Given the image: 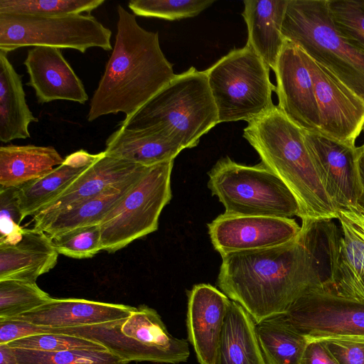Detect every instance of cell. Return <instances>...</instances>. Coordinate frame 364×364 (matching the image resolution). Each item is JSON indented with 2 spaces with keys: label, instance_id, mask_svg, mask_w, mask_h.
<instances>
[{
  "label": "cell",
  "instance_id": "obj_1",
  "mask_svg": "<svg viewBox=\"0 0 364 364\" xmlns=\"http://www.w3.org/2000/svg\"><path fill=\"white\" fill-rule=\"evenodd\" d=\"M301 227L285 244L222 256L218 285L256 324L285 314L308 293L329 291L319 259L323 246L320 223L303 220Z\"/></svg>",
  "mask_w": 364,
  "mask_h": 364
},
{
  "label": "cell",
  "instance_id": "obj_2",
  "mask_svg": "<svg viewBox=\"0 0 364 364\" xmlns=\"http://www.w3.org/2000/svg\"><path fill=\"white\" fill-rule=\"evenodd\" d=\"M117 11L115 43L90 100V122L119 112L129 117L176 75L161 49L158 33L141 27L122 6Z\"/></svg>",
  "mask_w": 364,
  "mask_h": 364
},
{
  "label": "cell",
  "instance_id": "obj_3",
  "mask_svg": "<svg viewBox=\"0 0 364 364\" xmlns=\"http://www.w3.org/2000/svg\"><path fill=\"white\" fill-rule=\"evenodd\" d=\"M243 136L258 153L261 163L294 195L301 220L337 219L338 210L319 178L307 150L303 130L277 105L248 122Z\"/></svg>",
  "mask_w": 364,
  "mask_h": 364
},
{
  "label": "cell",
  "instance_id": "obj_4",
  "mask_svg": "<svg viewBox=\"0 0 364 364\" xmlns=\"http://www.w3.org/2000/svg\"><path fill=\"white\" fill-rule=\"evenodd\" d=\"M219 123L206 73L194 67L174 78L119 126L127 129L155 127L166 130L184 149Z\"/></svg>",
  "mask_w": 364,
  "mask_h": 364
},
{
  "label": "cell",
  "instance_id": "obj_5",
  "mask_svg": "<svg viewBox=\"0 0 364 364\" xmlns=\"http://www.w3.org/2000/svg\"><path fill=\"white\" fill-rule=\"evenodd\" d=\"M282 33L364 101V48L336 28L327 0H288Z\"/></svg>",
  "mask_w": 364,
  "mask_h": 364
},
{
  "label": "cell",
  "instance_id": "obj_6",
  "mask_svg": "<svg viewBox=\"0 0 364 364\" xmlns=\"http://www.w3.org/2000/svg\"><path fill=\"white\" fill-rule=\"evenodd\" d=\"M44 333H65L94 340L129 361L178 364L190 355L188 342L168 331L157 311L146 305L127 317L95 326L44 328Z\"/></svg>",
  "mask_w": 364,
  "mask_h": 364
},
{
  "label": "cell",
  "instance_id": "obj_7",
  "mask_svg": "<svg viewBox=\"0 0 364 364\" xmlns=\"http://www.w3.org/2000/svg\"><path fill=\"white\" fill-rule=\"evenodd\" d=\"M269 68L248 45L235 48L205 70L219 123L250 122L271 111Z\"/></svg>",
  "mask_w": 364,
  "mask_h": 364
},
{
  "label": "cell",
  "instance_id": "obj_8",
  "mask_svg": "<svg viewBox=\"0 0 364 364\" xmlns=\"http://www.w3.org/2000/svg\"><path fill=\"white\" fill-rule=\"evenodd\" d=\"M208 186L225 208L237 215L300 218L299 203L287 185L262 163L237 164L225 157L208 173Z\"/></svg>",
  "mask_w": 364,
  "mask_h": 364
},
{
  "label": "cell",
  "instance_id": "obj_9",
  "mask_svg": "<svg viewBox=\"0 0 364 364\" xmlns=\"http://www.w3.org/2000/svg\"><path fill=\"white\" fill-rule=\"evenodd\" d=\"M173 161L147 168L100 223L102 250L115 252L158 229L163 208L172 193Z\"/></svg>",
  "mask_w": 364,
  "mask_h": 364
},
{
  "label": "cell",
  "instance_id": "obj_10",
  "mask_svg": "<svg viewBox=\"0 0 364 364\" xmlns=\"http://www.w3.org/2000/svg\"><path fill=\"white\" fill-rule=\"evenodd\" d=\"M112 31L94 16H37L0 14V50L8 54L22 47L112 49Z\"/></svg>",
  "mask_w": 364,
  "mask_h": 364
},
{
  "label": "cell",
  "instance_id": "obj_11",
  "mask_svg": "<svg viewBox=\"0 0 364 364\" xmlns=\"http://www.w3.org/2000/svg\"><path fill=\"white\" fill-rule=\"evenodd\" d=\"M341 229L323 221L329 261L330 292L364 300V212L338 210Z\"/></svg>",
  "mask_w": 364,
  "mask_h": 364
},
{
  "label": "cell",
  "instance_id": "obj_12",
  "mask_svg": "<svg viewBox=\"0 0 364 364\" xmlns=\"http://www.w3.org/2000/svg\"><path fill=\"white\" fill-rule=\"evenodd\" d=\"M284 314L307 340L364 336V300L312 291L299 298Z\"/></svg>",
  "mask_w": 364,
  "mask_h": 364
},
{
  "label": "cell",
  "instance_id": "obj_13",
  "mask_svg": "<svg viewBox=\"0 0 364 364\" xmlns=\"http://www.w3.org/2000/svg\"><path fill=\"white\" fill-rule=\"evenodd\" d=\"M319 111L318 132L350 146L364 129V101L306 54Z\"/></svg>",
  "mask_w": 364,
  "mask_h": 364
},
{
  "label": "cell",
  "instance_id": "obj_14",
  "mask_svg": "<svg viewBox=\"0 0 364 364\" xmlns=\"http://www.w3.org/2000/svg\"><path fill=\"white\" fill-rule=\"evenodd\" d=\"M274 72L278 108L302 130L318 132L319 111L306 53L285 39Z\"/></svg>",
  "mask_w": 364,
  "mask_h": 364
},
{
  "label": "cell",
  "instance_id": "obj_15",
  "mask_svg": "<svg viewBox=\"0 0 364 364\" xmlns=\"http://www.w3.org/2000/svg\"><path fill=\"white\" fill-rule=\"evenodd\" d=\"M304 141L319 178L337 210L356 209L361 187L356 148L318 132L303 130Z\"/></svg>",
  "mask_w": 364,
  "mask_h": 364
},
{
  "label": "cell",
  "instance_id": "obj_16",
  "mask_svg": "<svg viewBox=\"0 0 364 364\" xmlns=\"http://www.w3.org/2000/svg\"><path fill=\"white\" fill-rule=\"evenodd\" d=\"M208 228L211 242L221 257L230 252L285 244L294 239L301 229L292 218L225 213Z\"/></svg>",
  "mask_w": 364,
  "mask_h": 364
},
{
  "label": "cell",
  "instance_id": "obj_17",
  "mask_svg": "<svg viewBox=\"0 0 364 364\" xmlns=\"http://www.w3.org/2000/svg\"><path fill=\"white\" fill-rule=\"evenodd\" d=\"M148 167L105 154L81 174L63 193L32 216L39 230L55 215L143 173Z\"/></svg>",
  "mask_w": 364,
  "mask_h": 364
},
{
  "label": "cell",
  "instance_id": "obj_18",
  "mask_svg": "<svg viewBox=\"0 0 364 364\" xmlns=\"http://www.w3.org/2000/svg\"><path fill=\"white\" fill-rule=\"evenodd\" d=\"M230 301L208 284L195 285L188 293V339L200 364H215Z\"/></svg>",
  "mask_w": 364,
  "mask_h": 364
},
{
  "label": "cell",
  "instance_id": "obj_19",
  "mask_svg": "<svg viewBox=\"0 0 364 364\" xmlns=\"http://www.w3.org/2000/svg\"><path fill=\"white\" fill-rule=\"evenodd\" d=\"M23 64L29 75L26 85L34 90L39 104L60 100L85 104L88 100L83 83L60 48L32 47Z\"/></svg>",
  "mask_w": 364,
  "mask_h": 364
},
{
  "label": "cell",
  "instance_id": "obj_20",
  "mask_svg": "<svg viewBox=\"0 0 364 364\" xmlns=\"http://www.w3.org/2000/svg\"><path fill=\"white\" fill-rule=\"evenodd\" d=\"M57 252L52 239L43 231L21 228L0 240V281L36 282L55 267Z\"/></svg>",
  "mask_w": 364,
  "mask_h": 364
},
{
  "label": "cell",
  "instance_id": "obj_21",
  "mask_svg": "<svg viewBox=\"0 0 364 364\" xmlns=\"http://www.w3.org/2000/svg\"><path fill=\"white\" fill-rule=\"evenodd\" d=\"M136 307L83 299L51 298L22 315L12 317L44 328L95 326L129 316Z\"/></svg>",
  "mask_w": 364,
  "mask_h": 364
},
{
  "label": "cell",
  "instance_id": "obj_22",
  "mask_svg": "<svg viewBox=\"0 0 364 364\" xmlns=\"http://www.w3.org/2000/svg\"><path fill=\"white\" fill-rule=\"evenodd\" d=\"M184 147L164 129L119 127L106 140L107 156L145 167L173 161Z\"/></svg>",
  "mask_w": 364,
  "mask_h": 364
},
{
  "label": "cell",
  "instance_id": "obj_23",
  "mask_svg": "<svg viewBox=\"0 0 364 364\" xmlns=\"http://www.w3.org/2000/svg\"><path fill=\"white\" fill-rule=\"evenodd\" d=\"M104 154V151L92 154L80 149L67 156L63 164L48 173L18 188L23 218L34 215L55 199Z\"/></svg>",
  "mask_w": 364,
  "mask_h": 364
},
{
  "label": "cell",
  "instance_id": "obj_24",
  "mask_svg": "<svg viewBox=\"0 0 364 364\" xmlns=\"http://www.w3.org/2000/svg\"><path fill=\"white\" fill-rule=\"evenodd\" d=\"M242 15L247 24V45L273 71L282 49V23L288 0H245Z\"/></svg>",
  "mask_w": 364,
  "mask_h": 364
},
{
  "label": "cell",
  "instance_id": "obj_25",
  "mask_svg": "<svg viewBox=\"0 0 364 364\" xmlns=\"http://www.w3.org/2000/svg\"><path fill=\"white\" fill-rule=\"evenodd\" d=\"M215 364H267L252 317L237 302L229 305Z\"/></svg>",
  "mask_w": 364,
  "mask_h": 364
},
{
  "label": "cell",
  "instance_id": "obj_26",
  "mask_svg": "<svg viewBox=\"0 0 364 364\" xmlns=\"http://www.w3.org/2000/svg\"><path fill=\"white\" fill-rule=\"evenodd\" d=\"M38 121L26 103L22 75L16 71L7 53L0 50L1 141L29 138V125Z\"/></svg>",
  "mask_w": 364,
  "mask_h": 364
},
{
  "label": "cell",
  "instance_id": "obj_27",
  "mask_svg": "<svg viewBox=\"0 0 364 364\" xmlns=\"http://www.w3.org/2000/svg\"><path fill=\"white\" fill-rule=\"evenodd\" d=\"M64 159L53 146H2L0 148V187L19 188L50 172Z\"/></svg>",
  "mask_w": 364,
  "mask_h": 364
},
{
  "label": "cell",
  "instance_id": "obj_28",
  "mask_svg": "<svg viewBox=\"0 0 364 364\" xmlns=\"http://www.w3.org/2000/svg\"><path fill=\"white\" fill-rule=\"evenodd\" d=\"M146 171L126 183L109 188L95 197L55 215L39 230L45 232L50 238H53L80 227L100 225L107 214L132 188Z\"/></svg>",
  "mask_w": 364,
  "mask_h": 364
},
{
  "label": "cell",
  "instance_id": "obj_29",
  "mask_svg": "<svg viewBox=\"0 0 364 364\" xmlns=\"http://www.w3.org/2000/svg\"><path fill=\"white\" fill-rule=\"evenodd\" d=\"M256 330L267 364H301L308 340L284 314L262 320Z\"/></svg>",
  "mask_w": 364,
  "mask_h": 364
},
{
  "label": "cell",
  "instance_id": "obj_30",
  "mask_svg": "<svg viewBox=\"0 0 364 364\" xmlns=\"http://www.w3.org/2000/svg\"><path fill=\"white\" fill-rule=\"evenodd\" d=\"M16 364H129L109 350L72 349L46 352L12 348Z\"/></svg>",
  "mask_w": 364,
  "mask_h": 364
},
{
  "label": "cell",
  "instance_id": "obj_31",
  "mask_svg": "<svg viewBox=\"0 0 364 364\" xmlns=\"http://www.w3.org/2000/svg\"><path fill=\"white\" fill-rule=\"evenodd\" d=\"M105 0H0V14L58 16L90 14Z\"/></svg>",
  "mask_w": 364,
  "mask_h": 364
},
{
  "label": "cell",
  "instance_id": "obj_32",
  "mask_svg": "<svg viewBox=\"0 0 364 364\" xmlns=\"http://www.w3.org/2000/svg\"><path fill=\"white\" fill-rule=\"evenodd\" d=\"M52 297L36 282L0 281V318H12L41 306Z\"/></svg>",
  "mask_w": 364,
  "mask_h": 364
},
{
  "label": "cell",
  "instance_id": "obj_33",
  "mask_svg": "<svg viewBox=\"0 0 364 364\" xmlns=\"http://www.w3.org/2000/svg\"><path fill=\"white\" fill-rule=\"evenodd\" d=\"M213 0H132L128 7L135 16L180 20L198 15L210 6Z\"/></svg>",
  "mask_w": 364,
  "mask_h": 364
},
{
  "label": "cell",
  "instance_id": "obj_34",
  "mask_svg": "<svg viewBox=\"0 0 364 364\" xmlns=\"http://www.w3.org/2000/svg\"><path fill=\"white\" fill-rule=\"evenodd\" d=\"M51 239L59 255L71 258H91L102 250L100 225L80 227Z\"/></svg>",
  "mask_w": 364,
  "mask_h": 364
},
{
  "label": "cell",
  "instance_id": "obj_35",
  "mask_svg": "<svg viewBox=\"0 0 364 364\" xmlns=\"http://www.w3.org/2000/svg\"><path fill=\"white\" fill-rule=\"evenodd\" d=\"M4 346L12 348H23L46 352H58L72 349L108 350L100 343L80 336L46 333L32 335L11 341Z\"/></svg>",
  "mask_w": 364,
  "mask_h": 364
},
{
  "label": "cell",
  "instance_id": "obj_36",
  "mask_svg": "<svg viewBox=\"0 0 364 364\" xmlns=\"http://www.w3.org/2000/svg\"><path fill=\"white\" fill-rule=\"evenodd\" d=\"M327 1L336 28L364 48V0Z\"/></svg>",
  "mask_w": 364,
  "mask_h": 364
},
{
  "label": "cell",
  "instance_id": "obj_37",
  "mask_svg": "<svg viewBox=\"0 0 364 364\" xmlns=\"http://www.w3.org/2000/svg\"><path fill=\"white\" fill-rule=\"evenodd\" d=\"M23 219L18 188L0 187V240L18 232Z\"/></svg>",
  "mask_w": 364,
  "mask_h": 364
},
{
  "label": "cell",
  "instance_id": "obj_38",
  "mask_svg": "<svg viewBox=\"0 0 364 364\" xmlns=\"http://www.w3.org/2000/svg\"><path fill=\"white\" fill-rule=\"evenodd\" d=\"M320 340L338 364H364V336L329 337Z\"/></svg>",
  "mask_w": 364,
  "mask_h": 364
},
{
  "label": "cell",
  "instance_id": "obj_39",
  "mask_svg": "<svg viewBox=\"0 0 364 364\" xmlns=\"http://www.w3.org/2000/svg\"><path fill=\"white\" fill-rule=\"evenodd\" d=\"M43 333L40 326L16 318H0V345L15 340Z\"/></svg>",
  "mask_w": 364,
  "mask_h": 364
},
{
  "label": "cell",
  "instance_id": "obj_40",
  "mask_svg": "<svg viewBox=\"0 0 364 364\" xmlns=\"http://www.w3.org/2000/svg\"><path fill=\"white\" fill-rule=\"evenodd\" d=\"M301 364H338L336 358L318 339L308 340Z\"/></svg>",
  "mask_w": 364,
  "mask_h": 364
},
{
  "label": "cell",
  "instance_id": "obj_41",
  "mask_svg": "<svg viewBox=\"0 0 364 364\" xmlns=\"http://www.w3.org/2000/svg\"><path fill=\"white\" fill-rule=\"evenodd\" d=\"M356 165L361 187L357 209L364 212V143L356 148Z\"/></svg>",
  "mask_w": 364,
  "mask_h": 364
},
{
  "label": "cell",
  "instance_id": "obj_42",
  "mask_svg": "<svg viewBox=\"0 0 364 364\" xmlns=\"http://www.w3.org/2000/svg\"><path fill=\"white\" fill-rule=\"evenodd\" d=\"M0 364H16L12 349L6 346L0 345Z\"/></svg>",
  "mask_w": 364,
  "mask_h": 364
},
{
  "label": "cell",
  "instance_id": "obj_43",
  "mask_svg": "<svg viewBox=\"0 0 364 364\" xmlns=\"http://www.w3.org/2000/svg\"><path fill=\"white\" fill-rule=\"evenodd\" d=\"M363 131H364V129H363Z\"/></svg>",
  "mask_w": 364,
  "mask_h": 364
}]
</instances>
